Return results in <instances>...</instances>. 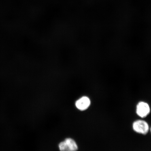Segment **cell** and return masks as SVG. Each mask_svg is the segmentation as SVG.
I'll return each mask as SVG.
<instances>
[{
  "label": "cell",
  "instance_id": "277c9868",
  "mask_svg": "<svg viewBox=\"0 0 151 151\" xmlns=\"http://www.w3.org/2000/svg\"><path fill=\"white\" fill-rule=\"evenodd\" d=\"M65 141L69 146L71 151H76L78 149V146L75 141L71 138L66 139Z\"/></svg>",
  "mask_w": 151,
  "mask_h": 151
},
{
  "label": "cell",
  "instance_id": "8992f818",
  "mask_svg": "<svg viewBox=\"0 0 151 151\" xmlns=\"http://www.w3.org/2000/svg\"><path fill=\"white\" fill-rule=\"evenodd\" d=\"M150 131L151 133V127H150Z\"/></svg>",
  "mask_w": 151,
  "mask_h": 151
},
{
  "label": "cell",
  "instance_id": "6da1fadb",
  "mask_svg": "<svg viewBox=\"0 0 151 151\" xmlns=\"http://www.w3.org/2000/svg\"><path fill=\"white\" fill-rule=\"evenodd\" d=\"M132 128L136 133L144 135H146L150 130L148 122L140 119L136 120L133 122Z\"/></svg>",
  "mask_w": 151,
  "mask_h": 151
},
{
  "label": "cell",
  "instance_id": "5b68a950",
  "mask_svg": "<svg viewBox=\"0 0 151 151\" xmlns=\"http://www.w3.org/2000/svg\"><path fill=\"white\" fill-rule=\"evenodd\" d=\"M59 148L60 151H71L65 141L60 143Z\"/></svg>",
  "mask_w": 151,
  "mask_h": 151
},
{
  "label": "cell",
  "instance_id": "3957f363",
  "mask_svg": "<svg viewBox=\"0 0 151 151\" xmlns=\"http://www.w3.org/2000/svg\"><path fill=\"white\" fill-rule=\"evenodd\" d=\"M91 101L89 98L83 96L76 101V106L79 110L83 111L86 110L90 106Z\"/></svg>",
  "mask_w": 151,
  "mask_h": 151
},
{
  "label": "cell",
  "instance_id": "7a4b0ae2",
  "mask_svg": "<svg viewBox=\"0 0 151 151\" xmlns=\"http://www.w3.org/2000/svg\"><path fill=\"white\" fill-rule=\"evenodd\" d=\"M150 112V108L148 103L140 101L137 104L136 113L138 116L142 118H146Z\"/></svg>",
  "mask_w": 151,
  "mask_h": 151
}]
</instances>
